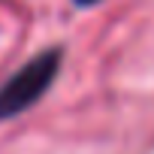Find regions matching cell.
I'll return each instance as SVG.
<instances>
[{"label": "cell", "instance_id": "obj_2", "mask_svg": "<svg viewBox=\"0 0 154 154\" xmlns=\"http://www.w3.org/2000/svg\"><path fill=\"white\" fill-rule=\"evenodd\" d=\"M75 3H79V6H94L97 0H75Z\"/></svg>", "mask_w": 154, "mask_h": 154}, {"label": "cell", "instance_id": "obj_1", "mask_svg": "<svg viewBox=\"0 0 154 154\" xmlns=\"http://www.w3.org/2000/svg\"><path fill=\"white\" fill-rule=\"evenodd\" d=\"M57 69H60V51L57 48L39 51L21 69H15L9 79L0 85V121L27 112L51 88V82L57 79Z\"/></svg>", "mask_w": 154, "mask_h": 154}]
</instances>
